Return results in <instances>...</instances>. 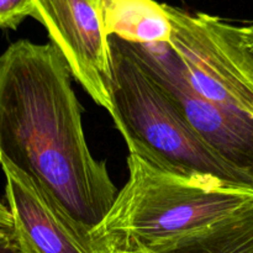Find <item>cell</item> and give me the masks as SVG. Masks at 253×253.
Segmentation results:
<instances>
[{"label":"cell","instance_id":"cell-13","mask_svg":"<svg viewBox=\"0 0 253 253\" xmlns=\"http://www.w3.org/2000/svg\"><path fill=\"white\" fill-rule=\"evenodd\" d=\"M113 253H147L145 251H120V250H115Z\"/></svg>","mask_w":253,"mask_h":253},{"label":"cell","instance_id":"cell-5","mask_svg":"<svg viewBox=\"0 0 253 253\" xmlns=\"http://www.w3.org/2000/svg\"><path fill=\"white\" fill-rule=\"evenodd\" d=\"M128 47L194 132L253 185L252 119L197 93L185 79L169 43H128Z\"/></svg>","mask_w":253,"mask_h":253},{"label":"cell","instance_id":"cell-2","mask_svg":"<svg viewBox=\"0 0 253 253\" xmlns=\"http://www.w3.org/2000/svg\"><path fill=\"white\" fill-rule=\"evenodd\" d=\"M128 180L93 230L113 251H150L180 235L204 229L253 202V189L198 174H178L127 158Z\"/></svg>","mask_w":253,"mask_h":253},{"label":"cell","instance_id":"cell-10","mask_svg":"<svg viewBox=\"0 0 253 253\" xmlns=\"http://www.w3.org/2000/svg\"><path fill=\"white\" fill-rule=\"evenodd\" d=\"M36 17L35 0H0V26L16 30L26 17Z\"/></svg>","mask_w":253,"mask_h":253},{"label":"cell","instance_id":"cell-3","mask_svg":"<svg viewBox=\"0 0 253 253\" xmlns=\"http://www.w3.org/2000/svg\"><path fill=\"white\" fill-rule=\"evenodd\" d=\"M113 58V120L130 153L178 174H198L253 189L246 177L221 160L188 125L131 52L109 36Z\"/></svg>","mask_w":253,"mask_h":253},{"label":"cell","instance_id":"cell-1","mask_svg":"<svg viewBox=\"0 0 253 253\" xmlns=\"http://www.w3.org/2000/svg\"><path fill=\"white\" fill-rule=\"evenodd\" d=\"M72 76L53 43L19 40L7 47L0 58V160L94 230L119 192L86 143Z\"/></svg>","mask_w":253,"mask_h":253},{"label":"cell","instance_id":"cell-9","mask_svg":"<svg viewBox=\"0 0 253 253\" xmlns=\"http://www.w3.org/2000/svg\"><path fill=\"white\" fill-rule=\"evenodd\" d=\"M103 22L108 36L128 43H169L172 37L165 5L155 0H103Z\"/></svg>","mask_w":253,"mask_h":253},{"label":"cell","instance_id":"cell-12","mask_svg":"<svg viewBox=\"0 0 253 253\" xmlns=\"http://www.w3.org/2000/svg\"><path fill=\"white\" fill-rule=\"evenodd\" d=\"M240 32H241V39L245 47L253 56V24L247 25V26H240Z\"/></svg>","mask_w":253,"mask_h":253},{"label":"cell","instance_id":"cell-7","mask_svg":"<svg viewBox=\"0 0 253 253\" xmlns=\"http://www.w3.org/2000/svg\"><path fill=\"white\" fill-rule=\"evenodd\" d=\"M1 161L5 199L14 215L22 253H113L93 230L74 221L31 177Z\"/></svg>","mask_w":253,"mask_h":253},{"label":"cell","instance_id":"cell-8","mask_svg":"<svg viewBox=\"0 0 253 253\" xmlns=\"http://www.w3.org/2000/svg\"><path fill=\"white\" fill-rule=\"evenodd\" d=\"M147 253H253V202L210 226L162 242Z\"/></svg>","mask_w":253,"mask_h":253},{"label":"cell","instance_id":"cell-11","mask_svg":"<svg viewBox=\"0 0 253 253\" xmlns=\"http://www.w3.org/2000/svg\"><path fill=\"white\" fill-rule=\"evenodd\" d=\"M0 240L1 253H22L21 239L9 205L0 207Z\"/></svg>","mask_w":253,"mask_h":253},{"label":"cell","instance_id":"cell-6","mask_svg":"<svg viewBox=\"0 0 253 253\" xmlns=\"http://www.w3.org/2000/svg\"><path fill=\"white\" fill-rule=\"evenodd\" d=\"M37 21L66 58L72 74L111 118L113 58L103 22V0H35Z\"/></svg>","mask_w":253,"mask_h":253},{"label":"cell","instance_id":"cell-4","mask_svg":"<svg viewBox=\"0 0 253 253\" xmlns=\"http://www.w3.org/2000/svg\"><path fill=\"white\" fill-rule=\"evenodd\" d=\"M163 5L172 24L169 44L188 83L208 100L253 120V56L240 26Z\"/></svg>","mask_w":253,"mask_h":253}]
</instances>
